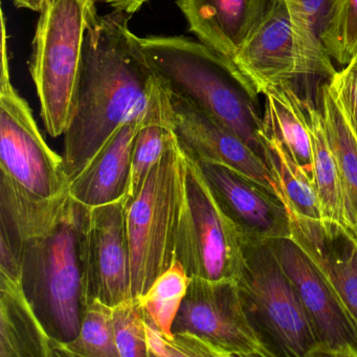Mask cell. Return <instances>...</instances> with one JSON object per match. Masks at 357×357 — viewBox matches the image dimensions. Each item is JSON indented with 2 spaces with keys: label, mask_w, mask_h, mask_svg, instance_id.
Returning <instances> with one entry per match:
<instances>
[{
  "label": "cell",
  "mask_w": 357,
  "mask_h": 357,
  "mask_svg": "<svg viewBox=\"0 0 357 357\" xmlns=\"http://www.w3.org/2000/svg\"><path fill=\"white\" fill-rule=\"evenodd\" d=\"M263 156L273 173L279 197L296 214L310 219H323L314 183L296 164L281 143L262 135Z\"/></svg>",
  "instance_id": "22"
},
{
  "label": "cell",
  "mask_w": 357,
  "mask_h": 357,
  "mask_svg": "<svg viewBox=\"0 0 357 357\" xmlns=\"http://www.w3.org/2000/svg\"><path fill=\"white\" fill-rule=\"evenodd\" d=\"M143 119L121 127L86 168L70 181L68 194L73 199L87 208L125 200L130 185L135 137Z\"/></svg>",
  "instance_id": "17"
},
{
  "label": "cell",
  "mask_w": 357,
  "mask_h": 357,
  "mask_svg": "<svg viewBox=\"0 0 357 357\" xmlns=\"http://www.w3.org/2000/svg\"><path fill=\"white\" fill-rule=\"evenodd\" d=\"M172 332L198 336L220 357L275 356L250 321L236 281L190 278Z\"/></svg>",
  "instance_id": "9"
},
{
  "label": "cell",
  "mask_w": 357,
  "mask_h": 357,
  "mask_svg": "<svg viewBox=\"0 0 357 357\" xmlns=\"http://www.w3.org/2000/svg\"><path fill=\"white\" fill-rule=\"evenodd\" d=\"M114 340L120 357H149L145 313L139 298L112 307Z\"/></svg>",
  "instance_id": "27"
},
{
  "label": "cell",
  "mask_w": 357,
  "mask_h": 357,
  "mask_svg": "<svg viewBox=\"0 0 357 357\" xmlns=\"http://www.w3.org/2000/svg\"><path fill=\"white\" fill-rule=\"evenodd\" d=\"M145 319L149 357H220L214 348L198 336L175 332L168 337L147 317Z\"/></svg>",
  "instance_id": "28"
},
{
  "label": "cell",
  "mask_w": 357,
  "mask_h": 357,
  "mask_svg": "<svg viewBox=\"0 0 357 357\" xmlns=\"http://www.w3.org/2000/svg\"><path fill=\"white\" fill-rule=\"evenodd\" d=\"M93 0H47L33 40L30 73L40 116L53 137L64 135L74 112Z\"/></svg>",
  "instance_id": "5"
},
{
  "label": "cell",
  "mask_w": 357,
  "mask_h": 357,
  "mask_svg": "<svg viewBox=\"0 0 357 357\" xmlns=\"http://www.w3.org/2000/svg\"><path fill=\"white\" fill-rule=\"evenodd\" d=\"M242 244L241 231L219 204L196 160L188 155L177 259L190 278L237 281Z\"/></svg>",
  "instance_id": "8"
},
{
  "label": "cell",
  "mask_w": 357,
  "mask_h": 357,
  "mask_svg": "<svg viewBox=\"0 0 357 357\" xmlns=\"http://www.w3.org/2000/svg\"><path fill=\"white\" fill-rule=\"evenodd\" d=\"M291 16L298 50V78L321 77L329 80L336 73L323 43L330 0H284Z\"/></svg>",
  "instance_id": "21"
},
{
  "label": "cell",
  "mask_w": 357,
  "mask_h": 357,
  "mask_svg": "<svg viewBox=\"0 0 357 357\" xmlns=\"http://www.w3.org/2000/svg\"><path fill=\"white\" fill-rule=\"evenodd\" d=\"M93 1L96 3L109 6L114 11L124 12L131 16L139 11L148 0H93Z\"/></svg>",
  "instance_id": "30"
},
{
  "label": "cell",
  "mask_w": 357,
  "mask_h": 357,
  "mask_svg": "<svg viewBox=\"0 0 357 357\" xmlns=\"http://www.w3.org/2000/svg\"><path fill=\"white\" fill-rule=\"evenodd\" d=\"M330 89L357 137V72L350 66L336 70L329 79Z\"/></svg>",
  "instance_id": "29"
},
{
  "label": "cell",
  "mask_w": 357,
  "mask_h": 357,
  "mask_svg": "<svg viewBox=\"0 0 357 357\" xmlns=\"http://www.w3.org/2000/svg\"><path fill=\"white\" fill-rule=\"evenodd\" d=\"M292 83L265 93L262 135L277 139L314 183L310 135L305 116L304 99ZM315 185V183H314Z\"/></svg>",
  "instance_id": "20"
},
{
  "label": "cell",
  "mask_w": 357,
  "mask_h": 357,
  "mask_svg": "<svg viewBox=\"0 0 357 357\" xmlns=\"http://www.w3.org/2000/svg\"><path fill=\"white\" fill-rule=\"evenodd\" d=\"M190 277L181 261L176 260L139 296L145 317L164 335L173 336L172 327L189 288Z\"/></svg>",
  "instance_id": "24"
},
{
  "label": "cell",
  "mask_w": 357,
  "mask_h": 357,
  "mask_svg": "<svg viewBox=\"0 0 357 357\" xmlns=\"http://www.w3.org/2000/svg\"><path fill=\"white\" fill-rule=\"evenodd\" d=\"M89 208L70 194L45 214L20 248L22 287L47 333L60 344L78 335L86 308L83 234Z\"/></svg>",
  "instance_id": "2"
},
{
  "label": "cell",
  "mask_w": 357,
  "mask_h": 357,
  "mask_svg": "<svg viewBox=\"0 0 357 357\" xmlns=\"http://www.w3.org/2000/svg\"><path fill=\"white\" fill-rule=\"evenodd\" d=\"M58 357H120L114 340L112 307L100 300L87 305L78 335L60 344Z\"/></svg>",
  "instance_id": "25"
},
{
  "label": "cell",
  "mask_w": 357,
  "mask_h": 357,
  "mask_svg": "<svg viewBox=\"0 0 357 357\" xmlns=\"http://www.w3.org/2000/svg\"><path fill=\"white\" fill-rule=\"evenodd\" d=\"M233 61L259 95L298 79L296 37L284 0H275Z\"/></svg>",
  "instance_id": "15"
},
{
  "label": "cell",
  "mask_w": 357,
  "mask_h": 357,
  "mask_svg": "<svg viewBox=\"0 0 357 357\" xmlns=\"http://www.w3.org/2000/svg\"><path fill=\"white\" fill-rule=\"evenodd\" d=\"M59 348L29 302L22 275L0 273V357H58Z\"/></svg>",
  "instance_id": "18"
},
{
  "label": "cell",
  "mask_w": 357,
  "mask_h": 357,
  "mask_svg": "<svg viewBox=\"0 0 357 357\" xmlns=\"http://www.w3.org/2000/svg\"><path fill=\"white\" fill-rule=\"evenodd\" d=\"M236 282L250 321L275 356H319L314 331L296 286L268 242L243 239Z\"/></svg>",
  "instance_id": "6"
},
{
  "label": "cell",
  "mask_w": 357,
  "mask_h": 357,
  "mask_svg": "<svg viewBox=\"0 0 357 357\" xmlns=\"http://www.w3.org/2000/svg\"><path fill=\"white\" fill-rule=\"evenodd\" d=\"M287 211L290 238L317 267L357 331L356 238L335 221Z\"/></svg>",
  "instance_id": "14"
},
{
  "label": "cell",
  "mask_w": 357,
  "mask_h": 357,
  "mask_svg": "<svg viewBox=\"0 0 357 357\" xmlns=\"http://www.w3.org/2000/svg\"><path fill=\"white\" fill-rule=\"evenodd\" d=\"M275 0H176L198 40L233 60Z\"/></svg>",
  "instance_id": "16"
},
{
  "label": "cell",
  "mask_w": 357,
  "mask_h": 357,
  "mask_svg": "<svg viewBox=\"0 0 357 357\" xmlns=\"http://www.w3.org/2000/svg\"><path fill=\"white\" fill-rule=\"evenodd\" d=\"M296 286L319 344V356L357 357V331L317 267L291 238L268 242Z\"/></svg>",
  "instance_id": "11"
},
{
  "label": "cell",
  "mask_w": 357,
  "mask_h": 357,
  "mask_svg": "<svg viewBox=\"0 0 357 357\" xmlns=\"http://www.w3.org/2000/svg\"><path fill=\"white\" fill-rule=\"evenodd\" d=\"M0 73V174L9 177L29 195L53 199L68 193L70 181L63 156L41 135L28 102L12 84L6 17L1 11Z\"/></svg>",
  "instance_id": "7"
},
{
  "label": "cell",
  "mask_w": 357,
  "mask_h": 357,
  "mask_svg": "<svg viewBox=\"0 0 357 357\" xmlns=\"http://www.w3.org/2000/svg\"><path fill=\"white\" fill-rule=\"evenodd\" d=\"M139 43L171 93L212 116L264 158L259 93L233 60L188 37L150 36Z\"/></svg>",
  "instance_id": "3"
},
{
  "label": "cell",
  "mask_w": 357,
  "mask_h": 357,
  "mask_svg": "<svg viewBox=\"0 0 357 357\" xmlns=\"http://www.w3.org/2000/svg\"><path fill=\"white\" fill-rule=\"evenodd\" d=\"M196 162L243 239L269 242L290 238L287 208L279 196L229 167Z\"/></svg>",
  "instance_id": "13"
},
{
  "label": "cell",
  "mask_w": 357,
  "mask_h": 357,
  "mask_svg": "<svg viewBox=\"0 0 357 357\" xmlns=\"http://www.w3.org/2000/svg\"><path fill=\"white\" fill-rule=\"evenodd\" d=\"M91 13L72 120L64 133V168L76 178L126 123L143 118L156 76L128 22Z\"/></svg>",
  "instance_id": "1"
},
{
  "label": "cell",
  "mask_w": 357,
  "mask_h": 357,
  "mask_svg": "<svg viewBox=\"0 0 357 357\" xmlns=\"http://www.w3.org/2000/svg\"><path fill=\"white\" fill-rule=\"evenodd\" d=\"M304 108L310 135L315 189L323 217L344 227L340 177L326 135L323 116L319 108L315 107L310 99H304Z\"/></svg>",
  "instance_id": "23"
},
{
  "label": "cell",
  "mask_w": 357,
  "mask_h": 357,
  "mask_svg": "<svg viewBox=\"0 0 357 357\" xmlns=\"http://www.w3.org/2000/svg\"><path fill=\"white\" fill-rule=\"evenodd\" d=\"M348 66H350L351 68H353V70H355L357 72V52L356 54H355L354 57L351 60L350 63L348 64Z\"/></svg>",
  "instance_id": "32"
},
{
  "label": "cell",
  "mask_w": 357,
  "mask_h": 357,
  "mask_svg": "<svg viewBox=\"0 0 357 357\" xmlns=\"http://www.w3.org/2000/svg\"><path fill=\"white\" fill-rule=\"evenodd\" d=\"M188 155L177 137L150 171L141 191L126 202L131 296H143L177 259L185 206Z\"/></svg>",
  "instance_id": "4"
},
{
  "label": "cell",
  "mask_w": 357,
  "mask_h": 357,
  "mask_svg": "<svg viewBox=\"0 0 357 357\" xmlns=\"http://www.w3.org/2000/svg\"><path fill=\"white\" fill-rule=\"evenodd\" d=\"M323 43L331 59L350 63L357 52V0H330Z\"/></svg>",
  "instance_id": "26"
},
{
  "label": "cell",
  "mask_w": 357,
  "mask_h": 357,
  "mask_svg": "<svg viewBox=\"0 0 357 357\" xmlns=\"http://www.w3.org/2000/svg\"><path fill=\"white\" fill-rule=\"evenodd\" d=\"M169 93L174 112L175 133L190 158L229 167L279 196L275 177L262 156L194 104Z\"/></svg>",
  "instance_id": "12"
},
{
  "label": "cell",
  "mask_w": 357,
  "mask_h": 357,
  "mask_svg": "<svg viewBox=\"0 0 357 357\" xmlns=\"http://www.w3.org/2000/svg\"><path fill=\"white\" fill-rule=\"evenodd\" d=\"M319 108L340 177L344 227L357 239V137L332 95L329 81L319 87Z\"/></svg>",
  "instance_id": "19"
},
{
  "label": "cell",
  "mask_w": 357,
  "mask_h": 357,
  "mask_svg": "<svg viewBox=\"0 0 357 357\" xmlns=\"http://www.w3.org/2000/svg\"><path fill=\"white\" fill-rule=\"evenodd\" d=\"M83 264L87 305L100 300L114 307L132 298L125 200L89 208Z\"/></svg>",
  "instance_id": "10"
},
{
  "label": "cell",
  "mask_w": 357,
  "mask_h": 357,
  "mask_svg": "<svg viewBox=\"0 0 357 357\" xmlns=\"http://www.w3.org/2000/svg\"><path fill=\"white\" fill-rule=\"evenodd\" d=\"M15 7L20 9H28L31 11L38 12L40 13L45 7L47 0H12Z\"/></svg>",
  "instance_id": "31"
}]
</instances>
